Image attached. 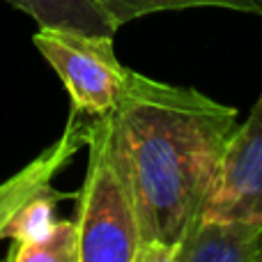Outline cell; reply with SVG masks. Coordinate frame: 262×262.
<instances>
[{
	"mask_svg": "<svg viewBox=\"0 0 262 262\" xmlns=\"http://www.w3.org/2000/svg\"><path fill=\"white\" fill-rule=\"evenodd\" d=\"M88 170L76 193L78 262H138L140 230L134 195L113 143L111 113L90 118Z\"/></svg>",
	"mask_w": 262,
	"mask_h": 262,
	"instance_id": "cell-2",
	"label": "cell"
},
{
	"mask_svg": "<svg viewBox=\"0 0 262 262\" xmlns=\"http://www.w3.org/2000/svg\"><path fill=\"white\" fill-rule=\"evenodd\" d=\"M104 14L111 18L115 28H122L134 18L147 16L157 12H177V9H193V7H219V9H235V12L260 14L262 16V0H95Z\"/></svg>",
	"mask_w": 262,
	"mask_h": 262,
	"instance_id": "cell-9",
	"label": "cell"
},
{
	"mask_svg": "<svg viewBox=\"0 0 262 262\" xmlns=\"http://www.w3.org/2000/svg\"><path fill=\"white\" fill-rule=\"evenodd\" d=\"M69 198H76V193H62V191L53 189V184H46L39 191H35L18 207V212L9 219L3 232V239L14 242L9 249H21V246H30L44 239L58 221L55 219L58 203Z\"/></svg>",
	"mask_w": 262,
	"mask_h": 262,
	"instance_id": "cell-8",
	"label": "cell"
},
{
	"mask_svg": "<svg viewBox=\"0 0 262 262\" xmlns=\"http://www.w3.org/2000/svg\"><path fill=\"white\" fill-rule=\"evenodd\" d=\"M111 124L134 195L138 262H175L214 189L237 108L131 69Z\"/></svg>",
	"mask_w": 262,
	"mask_h": 262,
	"instance_id": "cell-1",
	"label": "cell"
},
{
	"mask_svg": "<svg viewBox=\"0 0 262 262\" xmlns=\"http://www.w3.org/2000/svg\"><path fill=\"white\" fill-rule=\"evenodd\" d=\"M9 262H78V232L72 219H58L41 242L9 249Z\"/></svg>",
	"mask_w": 262,
	"mask_h": 262,
	"instance_id": "cell-10",
	"label": "cell"
},
{
	"mask_svg": "<svg viewBox=\"0 0 262 262\" xmlns=\"http://www.w3.org/2000/svg\"><path fill=\"white\" fill-rule=\"evenodd\" d=\"M205 216L242 219L262 228V92L246 122L228 138Z\"/></svg>",
	"mask_w": 262,
	"mask_h": 262,
	"instance_id": "cell-4",
	"label": "cell"
},
{
	"mask_svg": "<svg viewBox=\"0 0 262 262\" xmlns=\"http://www.w3.org/2000/svg\"><path fill=\"white\" fill-rule=\"evenodd\" d=\"M32 44L60 76L72 101V113L83 118L113 113L131 72L115 55L113 37L39 26Z\"/></svg>",
	"mask_w": 262,
	"mask_h": 262,
	"instance_id": "cell-3",
	"label": "cell"
},
{
	"mask_svg": "<svg viewBox=\"0 0 262 262\" xmlns=\"http://www.w3.org/2000/svg\"><path fill=\"white\" fill-rule=\"evenodd\" d=\"M175 262H262V228L242 219L205 216L184 239Z\"/></svg>",
	"mask_w": 262,
	"mask_h": 262,
	"instance_id": "cell-6",
	"label": "cell"
},
{
	"mask_svg": "<svg viewBox=\"0 0 262 262\" xmlns=\"http://www.w3.org/2000/svg\"><path fill=\"white\" fill-rule=\"evenodd\" d=\"M5 3L26 12L46 28H72L111 37L118 32V28L111 23V18L95 0H5Z\"/></svg>",
	"mask_w": 262,
	"mask_h": 262,
	"instance_id": "cell-7",
	"label": "cell"
},
{
	"mask_svg": "<svg viewBox=\"0 0 262 262\" xmlns=\"http://www.w3.org/2000/svg\"><path fill=\"white\" fill-rule=\"evenodd\" d=\"M88 124H90V118L85 120L83 115L69 113L62 136L51 147H46L37 159H32L28 166H23L16 175H12L0 184V239H3L9 219L18 212V207L41 186L53 184V177L88 143Z\"/></svg>",
	"mask_w": 262,
	"mask_h": 262,
	"instance_id": "cell-5",
	"label": "cell"
}]
</instances>
